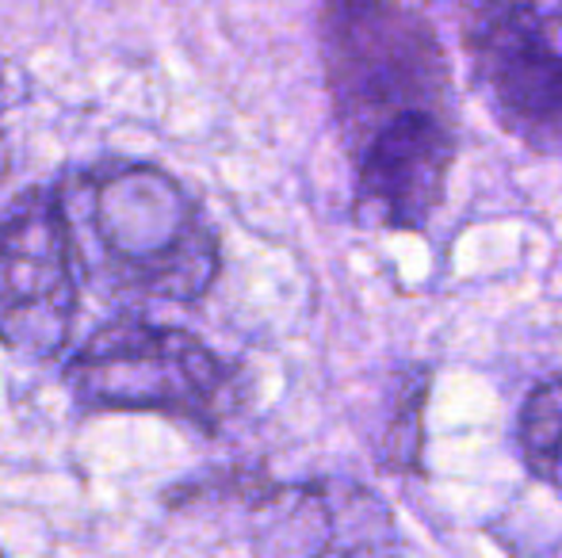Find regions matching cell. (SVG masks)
<instances>
[{
  "instance_id": "obj_8",
  "label": "cell",
  "mask_w": 562,
  "mask_h": 558,
  "mask_svg": "<svg viewBox=\"0 0 562 558\" xmlns=\"http://www.w3.org/2000/svg\"><path fill=\"white\" fill-rule=\"evenodd\" d=\"M517 440L528 470L562 498V383H543L528 395Z\"/></svg>"
},
{
  "instance_id": "obj_10",
  "label": "cell",
  "mask_w": 562,
  "mask_h": 558,
  "mask_svg": "<svg viewBox=\"0 0 562 558\" xmlns=\"http://www.w3.org/2000/svg\"><path fill=\"white\" fill-rule=\"evenodd\" d=\"M0 558H4V551H0Z\"/></svg>"
},
{
  "instance_id": "obj_1",
  "label": "cell",
  "mask_w": 562,
  "mask_h": 558,
  "mask_svg": "<svg viewBox=\"0 0 562 558\" xmlns=\"http://www.w3.org/2000/svg\"><path fill=\"white\" fill-rule=\"evenodd\" d=\"M322 61L348 153L402 115L451 112L448 58L437 31L414 8L326 0Z\"/></svg>"
},
{
  "instance_id": "obj_2",
  "label": "cell",
  "mask_w": 562,
  "mask_h": 558,
  "mask_svg": "<svg viewBox=\"0 0 562 558\" xmlns=\"http://www.w3.org/2000/svg\"><path fill=\"white\" fill-rule=\"evenodd\" d=\"M89 226L112 283L195 303L218 276V238L180 180L146 161L112 164L89 187Z\"/></svg>"
},
{
  "instance_id": "obj_7",
  "label": "cell",
  "mask_w": 562,
  "mask_h": 558,
  "mask_svg": "<svg viewBox=\"0 0 562 558\" xmlns=\"http://www.w3.org/2000/svg\"><path fill=\"white\" fill-rule=\"evenodd\" d=\"M456 157L451 112H414L352 149L356 207L386 230H422L440 207Z\"/></svg>"
},
{
  "instance_id": "obj_3",
  "label": "cell",
  "mask_w": 562,
  "mask_h": 558,
  "mask_svg": "<svg viewBox=\"0 0 562 558\" xmlns=\"http://www.w3.org/2000/svg\"><path fill=\"white\" fill-rule=\"evenodd\" d=\"M66 383L85 410L165 413L215 432L234 410L237 379L200 337L142 318H115L69 356Z\"/></svg>"
},
{
  "instance_id": "obj_4",
  "label": "cell",
  "mask_w": 562,
  "mask_h": 558,
  "mask_svg": "<svg viewBox=\"0 0 562 558\" xmlns=\"http://www.w3.org/2000/svg\"><path fill=\"white\" fill-rule=\"evenodd\" d=\"M471 81L528 149L562 157V0H463Z\"/></svg>"
},
{
  "instance_id": "obj_6",
  "label": "cell",
  "mask_w": 562,
  "mask_h": 558,
  "mask_svg": "<svg viewBox=\"0 0 562 558\" xmlns=\"http://www.w3.org/2000/svg\"><path fill=\"white\" fill-rule=\"evenodd\" d=\"M252 551L257 558H402V539L375 493L326 478L265 493Z\"/></svg>"
},
{
  "instance_id": "obj_5",
  "label": "cell",
  "mask_w": 562,
  "mask_h": 558,
  "mask_svg": "<svg viewBox=\"0 0 562 558\" xmlns=\"http://www.w3.org/2000/svg\"><path fill=\"white\" fill-rule=\"evenodd\" d=\"M77 321L74 238L50 187L15 195L0 215V344L23 360L66 349Z\"/></svg>"
},
{
  "instance_id": "obj_9",
  "label": "cell",
  "mask_w": 562,
  "mask_h": 558,
  "mask_svg": "<svg viewBox=\"0 0 562 558\" xmlns=\"http://www.w3.org/2000/svg\"><path fill=\"white\" fill-rule=\"evenodd\" d=\"M23 92H27V81H23V73L15 66H8V61H0V119H4L8 107L20 104ZM8 169H12V141H8V130L0 127V184H4Z\"/></svg>"
}]
</instances>
